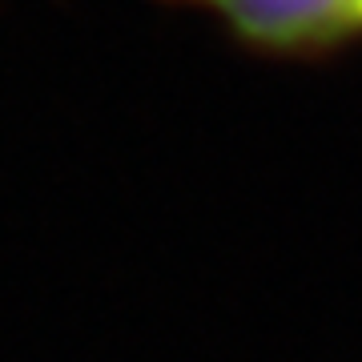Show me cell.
Returning a JSON list of instances; mask_svg holds the SVG:
<instances>
[{
    "instance_id": "cell-1",
    "label": "cell",
    "mask_w": 362,
    "mask_h": 362,
    "mask_svg": "<svg viewBox=\"0 0 362 362\" xmlns=\"http://www.w3.org/2000/svg\"><path fill=\"white\" fill-rule=\"evenodd\" d=\"M214 16L266 57H318L362 40V0H165Z\"/></svg>"
}]
</instances>
